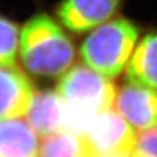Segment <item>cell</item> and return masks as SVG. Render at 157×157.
Instances as JSON below:
<instances>
[{
    "instance_id": "cell-7",
    "label": "cell",
    "mask_w": 157,
    "mask_h": 157,
    "mask_svg": "<svg viewBox=\"0 0 157 157\" xmlns=\"http://www.w3.org/2000/svg\"><path fill=\"white\" fill-rule=\"evenodd\" d=\"M34 98L31 81L15 66L0 67V121L29 111Z\"/></svg>"
},
{
    "instance_id": "cell-3",
    "label": "cell",
    "mask_w": 157,
    "mask_h": 157,
    "mask_svg": "<svg viewBox=\"0 0 157 157\" xmlns=\"http://www.w3.org/2000/svg\"><path fill=\"white\" fill-rule=\"evenodd\" d=\"M137 38L139 29L129 20L107 21L85 38L81 57L94 71L113 78L124 68Z\"/></svg>"
},
{
    "instance_id": "cell-5",
    "label": "cell",
    "mask_w": 157,
    "mask_h": 157,
    "mask_svg": "<svg viewBox=\"0 0 157 157\" xmlns=\"http://www.w3.org/2000/svg\"><path fill=\"white\" fill-rule=\"evenodd\" d=\"M113 106L133 130L144 131L157 125V91L128 84L117 92Z\"/></svg>"
},
{
    "instance_id": "cell-8",
    "label": "cell",
    "mask_w": 157,
    "mask_h": 157,
    "mask_svg": "<svg viewBox=\"0 0 157 157\" xmlns=\"http://www.w3.org/2000/svg\"><path fill=\"white\" fill-rule=\"evenodd\" d=\"M27 122L43 139L64 131V105L59 94L52 91L35 94L27 111Z\"/></svg>"
},
{
    "instance_id": "cell-6",
    "label": "cell",
    "mask_w": 157,
    "mask_h": 157,
    "mask_svg": "<svg viewBox=\"0 0 157 157\" xmlns=\"http://www.w3.org/2000/svg\"><path fill=\"white\" fill-rule=\"evenodd\" d=\"M122 0H63L58 9L60 22L74 33H84L104 24Z\"/></svg>"
},
{
    "instance_id": "cell-4",
    "label": "cell",
    "mask_w": 157,
    "mask_h": 157,
    "mask_svg": "<svg viewBox=\"0 0 157 157\" xmlns=\"http://www.w3.org/2000/svg\"><path fill=\"white\" fill-rule=\"evenodd\" d=\"M82 135L91 154L97 155L130 156L136 143L132 127L111 109L96 116Z\"/></svg>"
},
{
    "instance_id": "cell-2",
    "label": "cell",
    "mask_w": 157,
    "mask_h": 157,
    "mask_svg": "<svg viewBox=\"0 0 157 157\" xmlns=\"http://www.w3.org/2000/svg\"><path fill=\"white\" fill-rule=\"evenodd\" d=\"M20 55L31 73L56 78L72 64L75 49L60 25L48 14L40 13L23 26L20 34Z\"/></svg>"
},
{
    "instance_id": "cell-13",
    "label": "cell",
    "mask_w": 157,
    "mask_h": 157,
    "mask_svg": "<svg viewBox=\"0 0 157 157\" xmlns=\"http://www.w3.org/2000/svg\"><path fill=\"white\" fill-rule=\"evenodd\" d=\"M130 157H157V125L141 132Z\"/></svg>"
},
{
    "instance_id": "cell-9",
    "label": "cell",
    "mask_w": 157,
    "mask_h": 157,
    "mask_svg": "<svg viewBox=\"0 0 157 157\" xmlns=\"http://www.w3.org/2000/svg\"><path fill=\"white\" fill-rule=\"evenodd\" d=\"M0 157H39L36 132L27 121L19 118L0 121Z\"/></svg>"
},
{
    "instance_id": "cell-10",
    "label": "cell",
    "mask_w": 157,
    "mask_h": 157,
    "mask_svg": "<svg viewBox=\"0 0 157 157\" xmlns=\"http://www.w3.org/2000/svg\"><path fill=\"white\" fill-rule=\"evenodd\" d=\"M129 83L157 91V33L147 34L135 48L127 68Z\"/></svg>"
},
{
    "instance_id": "cell-11",
    "label": "cell",
    "mask_w": 157,
    "mask_h": 157,
    "mask_svg": "<svg viewBox=\"0 0 157 157\" xmlns=\"http://www.w3.org/2000/svg\"><path fill=\"white\" fill-rule=\"evenodd\" d=\"M91 154L82 134L60 131L43 139L39 157H88Z\"/></svg>"
},
{
    "instance_id": "cell-1",
    "label": "cell",
    "mask_w": 157,
    "mask_h": 157,
    "mask_svg": "<svg viewBox=\"0 0 157 157\" xmlns=\"http://www.w3.org/2000/svg\"><path fill=\"white\" fill-rule=\"evenodd\" d=\"M117 92L113 81L93 69L82 64L70 69L57 86L64 105V130L83 134L96 116L110 109Z\"/></svg>"
},
{
    "instance_id": "cell-12",
    "label": "cell",
    "mask_w": 157,
    "mask_h": 157,
    "mask_svg": "<svg viewBox=\"0 0 157 157\" xmlns=\"http://www.w3.org/2000/svg\"><path fill=\"white\" fill-rule=\"evenodd\" d=\"M17 26L10 20L0 17V67H13L20 43Z\"/></svg>"
},
{
    "instance_id": "cell-14",
    "label": "cell",
    "mask_w": 157,
    "mask_h": 157,
    "mask_svg": "<svg viewBox=\"0 0 157 157\" xmlns=\"http://www.w3.org/2000/svg\"><path fill=\"white\" fill-rule=\"evenodd\" d=\"M88 157H129V156H118V155H97V154H90Z\"/></svg>"
}]
</instances>
